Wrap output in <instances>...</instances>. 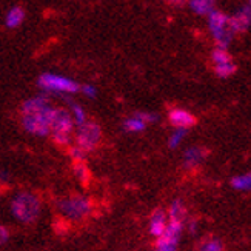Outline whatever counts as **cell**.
<instances>
[{"instance_id": "277c9868", "label": "cell", "mask_w": 251, "mask_h": 251, "mask_svg": "<svg viewBox=\"0 0 251 251\" xmlns=\"http://www.w3.org/2000/svg\"><path fill=\"white\" fill-rule=\"evenodd\" d=\"M50 134L52 140L60 147H68L74 137V121L70 111L56 108L50 125Z\"/></svg>"}, {"instance_id": "4316f807", "label": "cell", "mask_w": 251, "mask_h": 251, "mask_svg": "<svg viewBox=\"0 0 251 251\" xmlns=\"http://www.w3.org/2000/svg\"><path fill=\"white\" fill-rule=\"evenodd\" d=\"M8 239H9V231L6 230L3 225H0V245L8 242Z\"/></svg>"}, {"instance_id": "ffe728a7", "label": "cell", "mask_w": 251, "mask_h": 251, "mask_svg": "<svg viewBox=\"0 0 251 251\" xmlns=\"http://www.w3.org/2000/svg\"><path fill=\"white\" fill-rule=\"evenodd\" d=\"M199 251H225L224 244L216 237H206L205 241L201 242Z\"/></svg>"}, {"instance_id": "f1b7e54d", "label": "cell", "mask_w": 251, "mask_h": 251, "mask_svg": "<svg viewBox=\"0 0 251 251\" xmlns=\"http://www.w3.org/2000/svg\"><path fill=\"white\" fill-rule=\"evenodd\" d=\"M152 251H163V250H159V248H154V250H152Z\"/></svg>"}, {"instance_id": "30bf717a", "label": "cell", "mask_w": 251, "mask_h": 251, "mask_svg": "<svg viewBox=\"0 0 251 251\" xmlns=\"http://www.w3.org/2000/svg\"><path fill=\"white\" fill-rule=\"evenodd\" d=\"M168 224V217L165 210H156L150 217V224H148V231L152 237H160L162 233L165 231Z\"/></svg>"}, {"instance_id": "5b68a950", "label": "cell", "mask_w": 251, "mask_h": 251, "mask_svg": "<svg viewBox=\"0 0 251 251\" xmlns=\"http://www.w3.org/2000/svg\"><path fill=\"white\" fill-rule=\"evenodd\" d=\"M210 22V31L214 42L217 43V48L226 50L228 45L231 43L234 32L230 28V22H228V16L221 13V11L213 9L208 14Z\"/></svg>"}, {"instance_id": "5bb4252c", "label": "cell", "mask_w": 251, "mask_h": 251, "mask_svg": "<svg viewBox=\"0 0 251 251\" xmlns=\"http://www.w3.org/2000/svg\"><path fill=\"white\" fill-rule=\"evenodd\" d=\"M25 19V13L24 9L16 6V8H11L9 13L6 14V26L8 28H17L22 22Z\"/></svg>"}, {"instance_id": "7a4b0ae2", "label": "cell", "mask_w": 251, "mask_h": 251, "mask_svg": "<svg viewBox=\"0 0 251 251\" xmlns=\"http://www.w3.org/2000/svg\"><path fill=\"white\" fill-rule=\"evenodd\" d=\"M11 214L22 224H32L39 219L42 211V201L32 191H19L9 202Z\"/></svg>"}, {"instance_id": "4fadbf2b", "label": "cell", "mask_w": 251, "mask_h": 251, "mask_svg": "<svg viewBox=\"0 0 251 251\" xmlns=\"http://www.w3.org/2000/svg\"><path fill=\"white\" fill-rule=\"evenodd\" d=\"M167 217H168V221L187 224V208H185L182 201H179V199L173 201V203L170 205V208L167 211Z\"/></svg>"}, {"instance_id": "cb8c5ba5", "label": "cell", "mask_w": 251, "mask_h": 251, "mask_svg": "<svg viewBox=\"0 0 251 251\" xmlns=\"http://www.w3.org/2000/svg\"><path fill=\"white\" fill-rule=\"evenodd\" d=\"M70 156H71V159H73V162H85L86 160V152L83 151V150H80L79 147H71L70 148Z\"/></svg>"}, {"instance_id": "7402d4cb", "label": "cell", "mask_w": 251, "mask_h": 251, "mask_svg": "<svg viewBox=\"0 0 251 251\" xmlns=\"http://www.w3.org/2000/svg\"><path fill=\"white\" fill-rule=\"evenodd\" d=\"M211 60L214 63V67L216 65H224V63H228V62H233L231 56L228 54L226 50H221V48H216L211 54Z\"/></svg>"}, {"instance_id": "52a82bcc", "label": "cell", "mask_w": 251, "mask_h": 251, "mask_svg": "<svg viewBox=\"0 0 251 251\" xmlns=\"http://www.w3.org/2000/svg\"><path fill=\"white\" fill-rule=\"evenodd\" d=\"M39 86L43 91L57 93V94H74L80 91V85L65 75L45 73L39 77Z\"/></svg>"}, {"instance_id": "9a60e30c", "label": "cell", "mask_w": 251, "mask_h": 251, "mask_svg": "<svg viewBox=\"0 0 251 251\" xmlns=\"http://www.w3.org/2000/svg\"><path fill=\"white\" fill-rule=\"evenodd\" d=\"M190 8L196 14H210L214 8V0H190Z\"/></svg>"}, {"instance_id": "44dd1931", "label": "cell", "mask_w": 251, "mask_h": 251, "mask_svg": "<svg viewBox=\"0 0 251 251\" xmlns=\"http://www.w3.org/2000/svg\"><path fill=\"white\" fill-rule=\"evenodd\" d=\"M70 114L73 117V121L75 125H82L83 122H86L88 119H86V114H85V110L79 105V103H70Z\"/></svg>"}, {"instance_id": "9c48e42d", "label": "cell", "mask_w": 251, "mask_h": 251, "mask_svg": "<svg viewBox=\"0 0 251 251\" xmlns=\"http://www.w3.org/2000/svg\"><path fill=\"white\" fill-rule=\"evenodd\" d=\"M168 121L174 126V129H187V131L198 122L194 114L183 110V108H173V110H170Z\"/></svg>"}, {"instance_id": "8fae6325", "label": "cell", "mask_w": 251, "mask_h": 251, "mask_svg": "<svg viewBox=\"0 0 251 251\" xmlns=\"http://www.w3.org/2000/svg\"><path fill=\"white\" fill-rule=\"evenodd\" d=\"M250 17H251L250 5L244 6L241 11H237L233 17H228L230 28H231V31L234 32V34H236V32H245L250 28Z\"/></svg>"}, {"instance_id": "603a6c76", "label": "cell", "mask_w": 251, "mask_h": 251, "mask_svg": "<svg viewBox=\"0 0 251 251\" xmlns=\"http://www.w3.org/2000/svg\"><path fill=\"white\" fill-rule=\"evenodd\" d=\"M185 136H187V129H174L171 133V136H170L168 147L170 148H177L183 142Z\"/></svg>"}, {"instance_id": "6da1fadb", "label": "cell", "mask_w": 251, "mask_h": 251, "mask_svg": "<svg viewBox=\"0 0 251 251\" xmlns=\"http://www.w3.org/2000/svg\"><path fill=\"white\" fill-rule=\"evenodd\" d=\"M56 108L51 106L45 94H39L25 100L22 105V126L32 136H50V125Z\"/></svg>"}, {"instance_id": "d4e9b609", "label": "cell", "mask_w": 251, "mask_h": 251, "mask_svg": "<svg viewBox=\"0 0 251 251\" xmlns=\"http://www.w3.org/2000/svg\"><path fill=\"white\" fill-rule=\"evenodd\" d=\"M136 116H137L139 119H142V121H144L147 125L157 121V116H156V114H150V113H137Z\"/></svg>"}, {"instance_id": "484cf974", "label": "cell", "mask_w": 251, "mask_h": 251, "mask_svg": "<svg viewBox=\"0 0 251 251\" xmlns=\"http://www.w3.org/2000/svg\"><path fill=\"white\" fill-rule=\"evenodd\" d=\"M80 90H82V93L85 96H88L90 99H94V97L97 96V90L94 88L93 85H83V86H80Z\"/></svg>"}, {"instance_id": "3957f363", "label": "cell", "mask_w": 251, "mask_h": 251, "mask_svg": "<svg viewBox=\"0 0 251 251\" xmlns=\"http://www.w3.org/2000/svg\"><path fill=\"white\" fill-rule=\"evenodd\" d=\"M91 201L83 194H68L57 202L60 216L71 222H80L86 219L91 213Z\"/></svg>"}, {"instance_id": "83f0119b", "label": "cell", "mask_w": 251, "mask_h": 251, "mask_svg": "<svg viewBox=\"0 0 251 251\" xmlns=\"http://www.w3.org/2000/svg\"><path fill=\"white\" fill-rule=\"evenodd\" d=\"M165 2H170L173 5H182L183 3V0H165Z\"/></svg>"}, {"instance_id": "ba28073f", "label": "cell", "mask_w": 251, "mask_h": 251, "mask_svg": "<svg viewBox=\"0 0 251 251\" xmlns=\"http://www.w3.org/2000/svg\"><path fill=\"white\" fill-rule=\"evenodd\" d=\"M183 230H185V224L168 221L165 231H163L162 236L157 239L156 248L163 250V251H176L177 245L180 242V237H182Z\"/></svg>"}, {"instance_id": "ac0fdd59", "label": "cell", "mask_w": 251, "mask_h": 251, "mask_svg": "<svg viewBox=\"0 0 251 251\" xmlns=\"http://www.w3.org/2000/svg\"><path fill=\"white\" fill-rule=\"evenodd\" d=\"M231 187L234 190L239 191H248L251 187V176L250 173H244V174H239V176L231 179Z\"/></svg>"}, {"instance_id": "7c38bea8", "label": "cell", "mask_w": 251, "mask_h": 251, "mask_svg": "<svg viewBox=\"0 0 251 251\" xmlns=\"http://www.w3.org/2000/svg\"><path fill=\"white\" fill-rule=\"evenodd\" d=\"M208 151L202 147H190L183 154V167L185 168H196L205 160Z\"/></svg>"}, {"instance_id": "d6986e66", "label": "cell", "mask_w": 251, "mask_h": 251, "mask_svg": "<svg viewBox=\"0 0 251 251\" xmlns=\"http://www.w3.org/2000/svg\"><path fill=\"white\" fill-rule=\"evenodd\" d=\"M237 67L234 65V62H228V63H224V65H216L214 67V73L217 77L221 79H228L231 77V75L236 73Z\"/></svg>"}, {"instance_id": "e0dca14e", "label": "cell", "mask_w": 251, "mask_h": 251, "mask_svg": "<svg viewBox=\"0 0 251 251\" xmlns=\"http://www.w3.org/2000/svg\"><path fill=\"white\" fill-rule=\"evenodd\" d=\"M73 171L74 176L80 183H88L90 182V170L86 167L85 162H73Z\"/></svg>"}, {"instance_id": "8992f818", "label": "cell", "mask_w": 251, "mask_h": 251, "mask_svg": "<svg viewBox=\"0 0 251 251\" xmlns=\"http://www.w3.org/2000/svg\"><path fill=\"white\" fill-rule=\"evenodd\" d=\"M74 137H75V147H79L88 154V152L94 151L99 147L102 140V128L99 124L86 121L82 125H77Z\"/></svg>"}, {"instance_id": "2e32d148", "label": "cell", "mask_w": 251, "mask_h": 251, "mask_svg": "<svg viewBox=\"0 0 251 251\" xmlns=\"http://www.w3.org/2000/svg\"><path fill=\"white\" fill-rule=\"evenodd\" d=\"M145 128H147V124L142 121V119H139L136 114L133 117L125 119V122H124V129L126 133H142Z\"/></svg>"}]
</instances>
